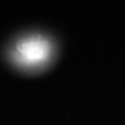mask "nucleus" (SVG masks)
Segmentation results:
<instances>
[{
  "label": "nucleus",
  "mask_w": 125,
  "mask_h": 125,
  "mask_svg": "<svg viewBox=\"0 0 125 125\" xmlns=\"http://www.w3.org/2000/svg\"><path fill=\"white\" fill-rule=\"evenodd\" d=\"M51 46L46 38L30 36L22 38L15 45L12 58L22 66H38L50 58Z\"/></svg>",
  "instance_id": "1"
}]
</instances>
